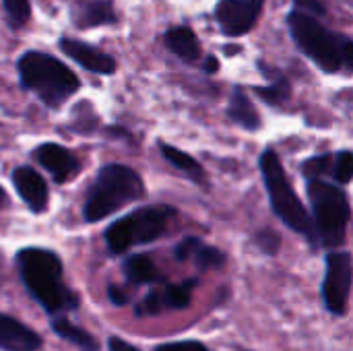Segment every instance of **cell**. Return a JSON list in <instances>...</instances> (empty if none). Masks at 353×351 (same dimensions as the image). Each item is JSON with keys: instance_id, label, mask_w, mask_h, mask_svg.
<instances>
[{"instance_id": "6da1fadb", "label": "cell", "mask_w": 353, "mask_h": 351, "mask_svg": "<svg viewBox=\"0 0 353 351\" xmlns=\"http://www.w3.org/2000/svg\"><path fill=\"white\" fill-rule=\"evenodd\" d=\"M17 267L23 285L46 312L56 314L79 308V296L64 285L62 261L56 252L35 246L23 248L17 252Z\"/></svg>"}, {"instance_id": "7a4b0ae2", "label": "cell", "mask_w": 353, "mask_h": 351, "mask_svg": "<svg viewBox=\"0 0 353 351\" xmlns=\"http://www.w3.org/2000/svg\"><path fill=\"white\" fill-rule=\"evenodd\" d=\"M288 27L298 50L323 72L337 74L353 68V41L350 35L329 29L319 17L298 8L288 14Z\"/></svg>"}, {"instance_id": "3957f363", "label": "cell", "mask_w": 353, "mask_h": 351, "mask_svg": "<svg viewBox=\"0 0 353 351\" xmlns=\"http://www.w3.org/2000/svg\"><path fill=\"white\" fill-rule=\"evenodd\" d=\"M17 72L21 85L50 110H58L81 89V79L72 68L48 52H23L17 60Z\"/></svg>"}, {"instance_id": "277c9868", "label": "cell", "mask_w": 353, "mask_h": 351, "mask_svg": "<svg viewBox=\"0 0 353 351\" xmlns=\"http://www.w3.org/2000/svg\"><path fill=\"white\" fill-rule=\"evenodd\" d=\"M145 197V182L139 172L124 163L101 166L83 205L87 223H97L122 207Z\"/></svg>"}, {"instance_id": "5b68a950", "label": "cell", "mask_w": 353, "mask_h": 351, "mask_svg": "<svg viewBox=\"0 0 353 351\" xmlns=\"http://www.w3.org/2000/svg\"><path fill=\"white\" fill-rule=\"evenodd\" d=\"M259 168H261V176L271 201V209L273 213L296 234L304 236L312 246H316V236H314V225H312V217L306 211L304 203L300 201L283 163L281 157L277 155L275 149H265L259 157Z\"/></svg>"}, {"instance_id": "8992f818", "label": "cell", "mask_w": 353, "mask_h": 351, "mask_svg": "<svg viewBox=\"0 0 353 351\" xmlns=\"http://www.w3.org/2000/svg\"><path fill=\"white\" fill-rule=\"evenodd\" d=\"M306 192L312 207V225L316 246L339 248L347 238L352 221V205L343 186L327 182L325 178L306 180Z\"/></svg>"}, {"instance_id": "52a82bcc", "label": "cell", "mask_w": 353, "mask_h": 351, "mask_svg": "<svg viewBox=\"0 0 353 351\" xmlns=\"http://www.w3.org/2000/svg\"><path fill=\"white\" fill-rule=\"evenodd\" d=\"M176 209L168 205H147L130 211L128 215L116 219L103 234L105 244L112 254H124L132 246L151 244L161 238L168 230L170 219Z\"/></svg>"}, {"instance_id": "ba28073f", "label": "cell", "mask_w": 353, "mask_h": 351, "mask_svg": "<svg viewBox=\"0 0 353 351\" xmlns=\"http://www.w3.org/2000/svg\"><path fill=\"white\" fill-rule=\"evenodd\" d=\"M352 254L333 250L327 254V273L323 281V300L331 314H345L352 292Z\"/></svg>"}, {"instance_id": "9c48e42d", "label": "cell", "mask_w": 353, "mask_h": 351, "mask_svg": "<svg viewBox=\"0 0 353 351\" xmlns=\"http://www.w3.org/2000/svg\"><path fill=\"white\" fill-rule=\"evenodd\" d=\"M265 8V0H219L213 17L228 37H240L254 29Z\"/></svg>"}, {"instance_id": "30bf717a", "label": "cell", "mask_w": 353, "mask_h": 351, "mask_svg": "<svg viewBox=\"0 0 353 351\" xmlns=\"http://www.w3.org/2000/svg\"><path fill=\"white\" fill-rule=\"evenodd\" d=\"M35 161L52 176L56 184H66L68 180L77 178L81 174V161L79 157L58 143H43L33 149Z\"/></svg>"}, {"instance_id": "8fae6325", "label": "cell", "mask_w": 353, "mask_h": 351, "mask_svg": "<svg viewBox=\"0 0 353 351\" xmlns=\"http://www.w3.org/2000/svg\"><path fill=\"white\" fill-rule=\"evenodd\" d=\"M60 50L72 60L77 62L79 66H83L85 70L89 72H95V74H103V77H110L116 72L118 68V62L114 56H110L108 52L87 43V41H81L77 37H70V35H62L60 41H58Z\"/></svg>"}, {"instance_id": "7c38bea8", "label": "cell", "mask_w": 353, "mask_h": 351, "mask_svg": "<svg viewBox=\"0 0 353 351\" xmlns=\"http://www.w3.org/2000/svg\"><path fill=\"white\" fill-rule=\"evenodd\" d=\"M12 186L19 199L29 207L31 213H43L50 205V190L43 176L31 166H19L10 174Z\"/></svg>"}, {"instance_id": "4fadbf2b", "label": "cell", "mask_w": 353, "mask_h": 351, "mask_svg": "<svg viewBox=\"0 0 353 351\" xmlns=\"http://www.w3.org/2000/svg\"><path fill=\"white\" fill-rule=\"evenodd\" d=\"M70 23L79 31L116 25L118 12L112 0H72L70 2Z\"/></svg>"}, {"instance_id": "5bb4252c", "label": "cell", "mask_w": 353, "mask_h": 351, "mask_svg": "<svg viewBox=\"0 0 353 351\" xmlns=\"http://www.w3.org/2000/svg\"><path fill=\"white\" fill-rule=\"evenodd\" d=\"M256 66L261 70V74L265 77L267 85L263 87H254V93L267 103V106H283V103H290L292 99V83L288 79V74L273 66V64H267L265 60H256Z\"/></svg>"}, {"instance_id": "9a60e30c", "label": "cell", "mask_w": 353, "mask_h": 351, "mask_svg": "<svg viewBox=\"0 0 353 351\" xmlns=\"http://www.w3.org/2000/svg\"><path fill=\"white\" fill-rule=\"evenodd\" d=\"M41 337L27 325L12 317L0 314V350L2 351H37Z\"/></svg>"}, {"instance_id": "2e32d148", "label": "cell", "mask_w": 353, "mask_h": 351, "mask_svg": "<svg viewBox=\"0 0 353 351\" xmlns=\"http://www.w3.org/2000/svg\"><path fill=\"white\" fill-rule=\"evenodd\" d=\"M228 116L236 126H240L242 130H248V132H256L263 126L261 114H259L256 106L252 103L250 95L246 93V89L242 85L232 87V95H230V103H228Z\"/></svg>"}, {"instance_id": "e0dca14e", "label": "cell", "mask_w": 353, "mask_h": 351, "mask_svg": "<svg viewBox=\"0 0 353 351\" xmlns=\"http://www.w3.org/2000/svg\"><path fill=\"white\" fill-rule=\"evenodd\" d=\"M163 41H165V48L178 56L182 62L186 64H192L201 58L203 50H201V41L194 33L192 27L188 25H176V27H170L165 33H163Z\"/></svg>"}, {"instance_id": "ac0fdd59", "label": "cell", "mask_w": 353, "mask_h": 351, "mask_svg": "<svg viewBox=\"0 0 353 351\" xmlns=\"http://www.w3.org/2000/svg\"><path fill=\"white\" fill-rule=\"evenodd\" d=\"M157 145H159V151H161L163 159H165L172 168H176L180 174H184V176H186L188 180H192L196 186H201V188H207V186H209V178H207L205 168H203L192 155H188L186 151H182V149H178V147H174V145H168V143H163V141H159Z\"/></svg>"}, {"instance_id": "d6986e66", "label": "cell", "mask_w": 353, "mask_h": 351, "mask_svg": "<svg viewBox=\"0 0 353 351\" xmlns=\"http://www.w3.org/2000/svg\"><path fill=\"white\" fill-rule=\"evenodd\" d=\"M124 275L132 285H145V283H157L161 281V273L155 267V263L147 254H132L124 261Z\"/></svg>"}, {"instance_id": "ffe728a7", "label": "cell", "mask_w": 353, "mask_h": 351, "mask_svg": "<svg viewBox=\"0 0 353 351\" xmlns=\"http://www.w3.org/2000/svg\"><path fill=\"white\" fill-rule=\"evenodd\" d=\"M52 331H54L56 335H60L62 339L74 343L81 351L99 350V345H97V341H95L93 335H89V333L83 331L81 327L72 325V323H70L68 319H64V317H56V319L52 321Z\"/></svg>"}, {"instance_id": "44dd1931", "label": "cell", "mask_w": 353, "mask_h": 351, "mask_svg": "<svg viewBox=\"0 0 353 351\" xmlns=\"http://www.w3.org/2000/svg\"><path fill=\"white\" fill-rule=\"evenodd\" d=\"M199 279H188L182 283H168L159 296H161V304L163 310H184L190 306L192 300V290L196 288Z\"/></svg>"}, {"instance_id": "7402d4cb", "label": "cell", "mask_w": 353, "mask_h": 351, "mask_svg": "<svg viewBox=\"0 0 353 351\" xmlns=\"http://www.w3.org/2000/svg\"><path fill=\"white\" fill-rule=\"evenodd\" d=\"M6 23L10 29H23L31 19V0H2Z\"/></svg>"}, {"instance_id": "603a6c76", "label": "cell", "mask_w": 353, "mask_h": 351, "mask_svg": "<svg viewBox=\"0 0 353 351\" xmlns=\"http://www.w3.org/2000/svg\"><path fill=\"white\" fill-rule=\"evenodd\" d=\"M329 176L333 178L335 184L339 186H345L352 182L353 176V153L350 149H341L333 155L331 159V172Z\"/></svg>"}, {"instance_id": "cb8c5ba5", "label": "cell", "mask_w": 353, "mask_h": 351, "mask_svg": "<svg viewBox=\"0 0 353 351\" xmlns=\"http://www.w3.org/2000/svg\"><path fill=\"white\" fill-rule=\"evenodd\" d=\"M192 261L201 271H211V269H221L225 265V254L219 248L201 244L199 250L194 252Z\"/></svg>"}, {"instance_id": "d4e9b609", "label": "cell", "mask_w": 353, "mask_h": 351, "mask_svg": "<svg viewBox=\"0 0 353 351\" xmlns=\"http://www.w3.org/2000/svg\"><path fill=\"white\" fill-rule=\"evenodd\" d=\"M331 153H323V155H314L306 161H302V176L306 180L310 178H323L331 172Z\"/></svg>"}, {"instance_id": "484cf974", "label": "cell", "mask_w": 353, "mask_h": 351, "mask_svg": "<svg viewBox=\"0 0 353 351\" xmlns=\"http://www.w3.org/2000/svg\"><path fill=\"white\" fill-rule=\"evenodd\" d=\"M254 242L256 246L265 252V254H277L279 248H281V236L273 230H263L254 236Z\"/></svg>"}, {"instance_id": "4316f807", "label": "cell", "mask_w": 353, "mask_h": 351, "mask_svg": "<svg viewBox=\"0 0 353 351\" xmlns=\"http://www.w3.org/2000/svg\"><path fill=\"white\" fill-rule=\"evenodd\" d=\"M201 244H203L201 238H196V236H186L182 242L176 244V248H174V259H176L178 263H186L188 259L194 257V252L199 250Z\"/></svg>"}, {"instance_id": "83f0119b", "label": "cell", "mask_w": 353, "mask_h": 351, "mask_svg": "<svg viewBox=\"0 0 353 351\" xmlns=\"http://www.w3.org/2000/svg\"><path fill=\"white\" fill-rule=\"evenodd\" d=\"M296 8L298 10H304L308 14H314V17H325L327 14V4L325 0H294Z\"/></svg>"}, {"instance_id": "f1b7e54d", "label": "cell", "mask_w": 353, "mask_h": 351, "mask_svg": "<svg viewBox=\"0 0 353 351\" xmlns=\"http://www.w3.org/2000/svg\"><path fill=\"white\" fill-rule=\"evenodd\" d=\"M155 351H209L201 341H176V343H163Z\"/></svg>"}, {"instance_id": "f546056e", "label": "cell", "mask_w": 353, "mask_h": 351, "mask_svg": "<svg viewBox=\"0 0 353 351\" xmlns=\"http://www.w3.org/2000/svg\"><path fill=\"white\" fill-rule=\"evenodd\" d=\"M108 298H110V302L116 304V306L128 304V294H126V290L120 288V285H116V283H110V285H108Z\"/></svg>"}, {"instance_id": "4dcf8cb0", "label": "cell", "mask_w": 353, "mask_h": 351, "mask_svg": "<svg viewBox=\"0 0 353 351\" xmlns=\"http://www.w3.org/2000/svg\"><path fill=\"white\" fill-rule=\"evenodd\" d=\"M110 351H141L139 348L130 345L128 341L124 339H118V337H112L110 339Z\"/></svg>"}, {"instance_id": "1f68e13d", "label": "cell", "mask_w": 353, "mask_h": 351, "mask_svg": "<svg viewBox=\"0 0 353 351\" xmlns=\"http://www.w3.org/2000/svg\"><path fill=\"white\" fill-rule=\"evenodd\" d=\"M203 70L209 72V74H215V72L219 70V58L213 56V54L205 56V60H203Z\"/></svg>"}, {"instance_id": "d6a6232c", "label": "cell", "mask_w": 353, "mask_h": 351, "mask_svg": "<svg viewBox=\"0 0 353 351\" xmlns=\"http://www.w3.org/2000/svg\"><path fill=\"white\" fill-rule=\"evenodd\" d=\"M221 50L225 52V56H236V54L242 52V46H223Z\"/></svg>"}, {"instance_id": "836d02e7", "label": "cell", "mask_w": 353, "mask_h": 351, "mask_svg": "<svg viewBox=\"0 0 353 351\" xmlns=\"http://www.w3.org/2000/svg\"><path fill=\"white\" fill-rule=\"evenodd\" d=\"M8 203V197H6V192H4V188L0 186V207H4Z\"/></svg>"}]
</instances>
